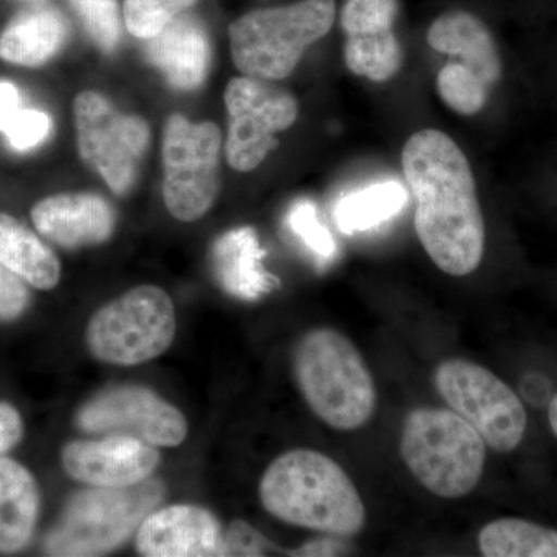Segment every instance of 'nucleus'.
<instances>
[{"label": "nucleus", "instance_id": "obj_8", "mask_svg": "<svg viewBox=\"0 0 557 557\" xmlns=\"http://www.w3.org/2000/svg\"><path fill=\"white\" fill-rule=\"evenodd\" d=\"M81 160L104 180L115 196L124 197L137 185L150 146L148 121L126 115L94 90L73 101Z\"/></svg>", "mask_w": 557, "mask_h": 557}, {"label": "nucleus", "instance_id": "obj_18", "mask_svg": "<svg viewBox=\"0 0 557 557\" xmlns=\"http://www.w3.org/2000/svg\"><path fill=\"white\" fill-rule=\"evenodd\" d=\"M263 258L258 234L247 226L228 231L212 245V270L220 287L242 300H259L277 287V277L265 270Z\"/></svg>", "mask_w": 557, "mask_h": 557}, {"label": "nucleus", "instance_id": "obj_35", "mask_svg": "<svg viewBox=\"0 0 557 557\" xmlns=\"http://www.w3.org/2000/svg\"><path fill=\"white\" fill-rule=\"evenodd\" d=\"M548 423L553 434L557 437V394L552 398L548 406Z\"/></svg>", "mask_w": 557, "mask_h": 557}, {"label": "nucleus", "instance_id": "obj_33", "mask_svg": "<svg viewBox=\"0 0 557 557\" xmlns=\"http://www.w3.org/2000/svg\"><path fill=\"white\" fill-rule=\"evenodd\" d=\"M24 435L21 413L9 403H0V457L13 449Z\"/></svg>", "mask_w": 557, "mask_h": 557}, {"label": "nucleus", "instance_id": "obj_29", "mask_svg": "<svg viewBox=\"0 0 557 557\" xmlns=\"http://www.w3.org/2000/svg\"><path fill=\"white\" fill-rule=\"evenodd\" d=\"M50 131V116L33 109L17 110L9 123L0 129L9 138L10 145L17 150L36 148L49 137Z\"/></svg>", "mask_w": 557, "mask_h": 557}, {"label": "nucleus", "instance_id": "obj_27", "mask_svg": "<svg viewBox=\"0 0 557 557\" xmlns=\"http://www.w3.org/2000/svg\"><path fill=\"white\" fill-rule=\"evenodd\" d=\"M95 46L102 51L116 49L123 32L119 0H70Z\"/></svg>", "mask_w": 557, "mask_h": 557}, {"label": "nucleus", "instance_id": "obj_20", "mask_svg": "<svg viewBox=\"0 0 557 557\" xmlns=\"http://www.w3.org/2000/svg\"><path fill=\"white\" fill-rule=\"evenodd\" d=\"M67 22L57 10L27 11L0 35V60L22 67H40L67 39Z\"/></svg>", "mask_w": 557, "mask_h": 557}, {"label": "nucleus", "instance_id": "obj_17", "mask_svg": "<svg viewBox=\"0 0 557 557\" xmlns=\"http://www.w3.org/2000/svg\"><path fill=\"white\" fill-rule=\"evenodd\" d=\"M146 57L174 89H199L211 64L207 28L196 17L180 14L156 38L148 40Z\"/></svg>", "mask_w": 557, "mask_h": 557}, {"label": "nucleus", "instance_id": "obj_34", "mask_svg": "<svg viewBox=\"0 0 557 557\" xmlns=\"http://www.w3.org/2000/svg\"><path fill=\"white\" fill-rule=\"evenodd\" d=\"M21 108V95L11 83H0V129Z\"/></svg>", "mask_w": 557, "mask_h": 557}, {"label": "nucleus", "instance_id": "obj_21", "mask_svg": "<svg viewBox=\"0 0 557 557\" xmlns=\"http://www.w3.org/2000/svg\"><path fill=\"white\" fill-rule=\"evenodd\" d=\"M0 263L35 288H54L61 278L57 255L24 223L3 212H0Z\"/></svg>", "mask_w": 557, "mask_h": 557}, {"label": "nucleus", "instance_id": "obj_31", "mask_svg": "<svg viewBox=\"0 0 557 557\" xmlns=\"http://www.w3.org/2000/svg\"><path fill=\"white\" fill-rule=\"evenodd\" d=\"M28 289L13 271L0 263V321H11L27 309Z\"/></svg>", "mask_w": 557, "mask_h": 557}, {"label": "nucleus", "instance_id": "obj_5", "mask_svg": "<svg viewBox=\"0 0 557 557\" xmlns=\"http://www.w3.org/2000/svg\"><path fill=\"white\" fill-rule=\"evenodd\" d=\"M335 17V0L249 11L230 25L231 58L244 76L274 83L288 78L306 50L329 35Z\"/></svg>", "mask_w": 557, "mask_h": 557}, {"label": "nucleus", "instance_id": "obj_13", "mask_svg": "<svg viewBox=\"0 0 557 557\" xmlns=\"http://www.w3.org/2000/svg\"><path fill=\"white\" fill-rule=\"evenodd\" d=\"M62 468L90 486L124 487L150 479L160 463L156 446L127 435L76 440L62 449Z\"/></svg>", "mask_w": 557, "mask_h": 557}, {"label": "nucleus", "instance_id": "obj_23", "mask_svg": "<svg viewBox=\"0 0 557 557\" xmlns=\"http://www.w3.org/2000/svg\"><path fill=\"white\" fill-rule=\"evenodd\" d=\"M479 549L486 557H557V530L525 519L502 518L480 530Z\"/></svg>", "mask_w": 557, "mask_h": 557}, {"label": "nucleus", "instance_id": "obj_12", "mask_svg": "<svg viewBox=\"0 0 557 557\" xmlns=\"http://www.w3.org/2000/svg\"><path fill=\"white\" fill-rule=\"evenodd\" d=\"M76 426L87 434L127 435L160 448H177L188 437L182 410L137 384L98 392L76 413Z\"/></svg>", "mask_w": 557, "mask_h": 557}, {"label": "nucleus", "instance_id": "obj_26", "mask_svg": "<svg viewBox=\"0 0 557 557\" xmlns=\"http://www.w3.org/2000/svg\"><path fill=\"white\" fill-rule=\"evenodd\" d=\"M399 0H346L341 10L344 35H375L394 30Z\"/></svg>", "mask_w": 557, "mask_h": 557}, {"label": "nucleus", "instance_id": "obj_7", "mask_svg": "<svg viewBox=\"0 0 557 557\" xmlns=\"http://www.w3.org/2000/svg\"><path fill=\"white\" fill-rule=\"evenodd\" d=\"M177 318L163 288L141 285L110 300L91 317L86 343L98 361L138 366L161 357L174 343Z\"/></svg>", "mask_w": 557, "mask_h": 557}, {"label": "nucleus", "instance_id": "obj_6", "mask_svg": "<svg viewBox=\"0 0 557 557\" xmlns=\"http://www.w3.org/2000/svg\"><path fill=\"white\" fill-rule=\"evenodd\" d=\"M166 497V486L156 479L124 487L91 486L69 498L60 522L47 534L44 549L50 556L109 555L129 541Z\"/></svg>", "mask_w": 557, "mask_h": 557}, {"label": "nucleus", "instance_id": "obj_3", "mask_svg": "<svg viewBox=\"0 0 557 557\" xmlns=\"http://www.w3.org/2000/svg\"><path fill=\"white\" fill-rule=\"evenodd\" d=\"M293 372L311 412L336 431H357L376 408L372 372L355 344L333 329H314L293 354Z\"/></svg>", "mask_w": 557, "mask_h": 557}, {"label": "nucleus", "instance_id": "obj_30", "mask_svg": "<svg viewBox=\"0 0 557 557\" xmlns=\"http://www.w3.org/2000/svg\"><path fill=\"white\" fill-rule=\"evenodd\" d=\"M274 552L284 553L285 549L271 544L269 539L244 520H234L223 533V556H270Z\"/></svg>", "mask_w": 557, "mask_h": 557}, {"label": "nucleus", "instance_id": "obj_10", "mask_svg": "<svg viewBox=\"0 0 557 557\" xmlns=\"http://www.w3.org/2000/svg\"><path fill=\"white\" fill-rule=\"evenodd\" d=\"M222 132L211 121L190 123L172 115L163 137V199L172 218L196 222L214 207L220 193Z\"/></svg>", "mask_w": 557, "mask_h": 557}, {"label": "nucleus", "instance_id": "obj_22", "mask_svg": "<svg viewBox=\"0 0 557 557\" xmlns=\"http://www.w3.org/2000/svg\"><path fill=\"white\" fill-rule=\"evenodd\" d=\"M408 203V190L401 183H375L355 190L336 203L333 218L343 234L364 233L394 219Z\"/></svg>", "mask_w": 557, "mask_h": 557}, {"label": "nucleus", "instance_id": "obj_19", "mask_svg": "<svg viewBox=\"0 0 557 557\" xmlns=\"http://www.w3.org/2000/svg\"><path fill=\"white\" fill-rule=\"evenodd\" d=\"M39 487L27 468L0 457V553L21 552L35 533Z\"/></svg>", "mask_w": 557, "mask_h": 557}, {"label": "nucleus", "instance_id": "obj_2", "mask_svg": "<svg viewBox=\"0 0 557 557\" xmlns=\"http://www.w3.org/2000/svg\"><path fill=\"white\" fill-rule=\"evenodd\" d=\"M259 496L273 518L329 536L357 537L368 520L358 487L338 461L319 450L278 456L263 472Z\"/></svg>", "mask_w": 557, "mask_h": 557}, {"label": "nucleus", "instance_id": "obj_11", "mask_svg": "<svg viewBox=\"0 0 557 557\" xmlns=\"http://www.w3.org/2000/svg\"><path fill=\"white\" fill-rule=\"evenodd\" d=\"M228 110L226 161L234 171L258 170L277 148L276 135L298 121L299 102L295 95L274 81L240 76L225 89Z\"/></svg>", "mask_w": 557, "mask_h": 557}, {"label": "nucleus", "instance_id": "obj_32", "mask_svg": "<svg viewBox=\"0 0 557 557\" xmlns=\"http://www.w3.org/2000/svg\"><path fill=\"white\" fill-rule=\"evenodd\" d=\"M357 548L348 542V539H341L335 536L313 539V541L306 542L299 548L289 549L287 556L299 557H327V556H347L354 555Z\"/></svg>", "mask_w": 557, "mask_h": 557}, {"label": "nucleus", "instance_id": "obj_15", "mask_svg": "<svg viewBox=\"0 0 557 557\" xmlns=\"http://www.w3.org/2000/svg\"><path fill=\"white\" fill-rule=\"evenodd\" d=\"M32 220L47 240L65 249L104 244L112 237L116 225L112 205L90 193L47 197L33 207Z\"/></svg>", "mask_w": 557, "mask_h": 557}, {"label": "nucleus", "instance_id": "obj_16", "mask_svg": "<svg viewBox=\"0 0 557 557\" xmlns=\"http://www.w3.org/2000/svg\"><path fill=\"white\" fill-rule=\"evenodd\" d=\"M429 47L448 54L458 67L474 73L490 89L504 75V62L496 39L485 22L468 11L454 10L432 22L426 33Z\"/></svg>", "mask_w": 557, "mask_h": 557}, {"label": "nucleus", "instance_id": "obj_25", "mask_svg": "<svg viewBox=\"0 0 557 557\" xmlns=\"http://www.w3.org/2000/svg\"><path fill=\"white\" fill-rule=\"evenodd\" d=\"M199 0H124L123 21L135 38L149 40Z\"/></svg>", "mask_w": 557, "mask_h": 557}, {"label": "nucleus", "instance_id": "obj_28", "mask_svg": "<svg viewBox=\"0 0 557 557\" xmlns=\"http://www.w3.org/2000/svg\"><path fill=\"white\" fill-rule=\"evenodd\" d=\"M287 225L321 265H325V263L335 259V239L319 220L318 209L313 201H296L288 211Z\"/></svg>", "mask_w": 557, "mask_h": 557}, {"label": "nucleus", "instance_id": "obj_9", "mask_svg": "<svg viewBox=\"0 0 557 557\" xmlns=\"http://www.w3.org/2000/svg\"><path fill=\"white\" fill-rule=\"evenodd\" d=\"M435 388L450 409L468 421L496 453L522 445L528 413L519 395L496 373L468 359L442 362L434 373Z\"/></svg>", "mask_w": 557, "mask_h": 557}, {"label": "nucleus", "instance_id": "obj_14", "mask_svg": "<svg viewBox=\"0 0 557 557\" xmlns=\"http://www.w3.org/2000/svg\"><path fill=\"white\" fill-rule=\"evenodd\" d=\"M137 549L146 557L223 556L218 518L196 505L153 509L137 531Z\"/></svg>", "mask_w": 557, "mask_h": 557}, {"label": "nucleus", "instance_id": "obj_1", "mask_svg": "<svg viewBox=\"0 0 557 557\" xmlns=\"http://www.w3.org/2000/svg\"><path fill=\"white\" fill-rule=\"evenodd\" d=\"M416 200V231L432 262L449 276L474 273L485 255L486 230L471 164L445 132L418 131L401 152Z\"/></svg>", "mask_w": 557, "mask_h": 557}, {"label": "nucleus", "instance_id": "obj_24", "mask_svg": "<svg viewBox=\"0 0 557 557\" xmlns=\"http://www.w3.org/2000/svg\"><path fill=\"white\" fill-rule=\"evenodd\" d=\"M346 67L359 78L386 83L398 75L403 65V49L397 33L346 36L344 42Z\"/></svg>", "mask_w": 557, "mask_h": 557}, {"label": "nucleus", "instance_id": "obj_4", "mask_svg": "<svg viewBox=\"0 0 557 557\" xmlns=\"http://www.w3.org/2000/svg\"><path fill=\"white\" fill-rule=\"evenodd\" d=\"M403 461L428 491L460 498L479 486L485 472L486 443L453 409H413L399 442Z\"/></svg>", "mask_w": 557, "mask_h": 557}]
</instances>
